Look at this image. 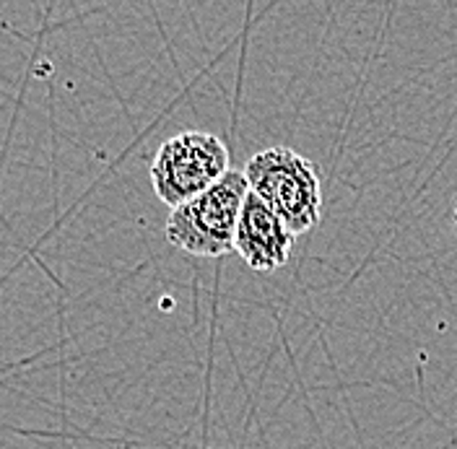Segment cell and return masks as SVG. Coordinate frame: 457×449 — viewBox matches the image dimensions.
Listing matches in <instances>:
<instances>
[{"mask_svg": "<svg viewBox=\"0 0 457 449\" xmlns=\"http://www.w3.org/2000/svg\"><path fill=\"white\" fill-rule=\"evenodd\" d=\"M245 177L250 190L288 226L294 237L307 234L320 224V177L312 162L302 154L286 146H270L247 162Z\"/></svg>", "mask_w": 457, "mask_h": 449, "instance_id": "1", "label": "cell"}, {"mask_svg": "<svg viewBox=\"0 0 457 449\" xmlns=\"http://www.w3.org/2000/svg\"><path fill=\"white\" fill-rule=\"evenodd\" d=\"M250 195L245 171L231 169L203 195L174 208L167 221V239L174 247L198 257H221L234 250L237 226Z\"/></svg>", "mask_w": 457, "mask_h": 449, "instance_id": "2", "label": "cell"}, {"mask_svg": "<svg viewBox=\"0 0 457 449\" xmlns=\"http://www.w3.org/2000/svg\"><path fill=\"white\" fill-rule=\"evenodd\" d=\"M228 171L227 143L213 133L187 130L159 146L151 162V182L156 197L174 211L211 190Z\"/></svg>", "mask_w": 457, "mask_h": 449, "instance_id": "3", "label": "cell"}, {"mask_svg": "<svg viewBox=\"0 0 457 449\" xmlns=\"http://www.w3.org/2000/svg\"><path fill=\"white\" fill-rule=\"evenodd\" d=\"M234 250L257 273L278 270L294 250V234L288 226L253 190L239 216Z\"/></svg>", "mask_w": 457, "mask_h": 449, "instance_id": "4", "label": "cell"}, {"mask_svg": "<svg viewBox=\"0 0 457 449\" xmlns=\"http://www.w3.org/2000/svg\"><path fill=\"white\" fill-rule=\"evenodd\" d=\"M455 221H457V208H455Z\"/></svg>", "mask_w": 457, "mask_h": 449, "instance_id": "5", "label": "cell"}]
</instances>
